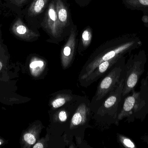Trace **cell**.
Wrapping results in <instances>:
<instances>
[{
    "mask_svg": "<svg viewBox=\"0 0 148 148\" xmlns=\"http://www.w3.org/2000/svg\"><path fill=\"white\" fill-rule=\"evenodd\" d=\"M142 45V41L137 34L131 33L123 35L113 42L109 47L101 53L94 55L88 60L79 74V82L85 79L101 63L130 54Z\"/></svg>",
    "mask_w": 148,
    "mask_h": 148,
    "instance_id": "obj_1",
    "label": "cell"
},
{
    "mask_svg": "<svg viewBox=\"0 0 148 148\" xmlns=\"http://www.w3.org/2000/svg\"><path fill=\"white\" fill-rule=\"evenodd\" d=\"M130 95L123 99L117 116V122L127 118L129 123L136 120H144L148 115V81L147 77L141 83L140 91L132 90Z\"/></svg>",
    "mask_w": 148,
    "mask_h": 148,
    "instance_id": "obj_2",
    "label": "cell"
},
{
    "mask_svg": "<svg viewBox=\"0 0 148 148\" xmlns=\"http://www.w3.org/2000/svg\"><path fill=\"white\" fill-rule=\"evenodd\" d=\"M147 56L144 50L131 54L125 63V81L122 93V100L135 89L141 76L145 71Z\"/></svg>",
    "mask_w": 148,
    "mask_h": 148,
    "instance_id": "obj_3",
    "label": "cell"
},
{
    "mask_svg": "<svg viewBox=\"0 0 148 148\" xmlns=\"http://www.w3.org/2000/svg\"><path fill=\"white\" fill-rule=\"evenodd\" d=\"M125 63L126 57L123 56L111 68L98 85L97 90L93 98V101L96 103L103 101L117 87L125 74Z\"/></svg>",
    "mask_w": 148,
    "mask_h": 148,
    "instance_id": "obj_4",
    "label": "cell"
},
{
    "mask_svg": "<svg viewBox=\"0 0 148 148\" xmlns=\"http://www.w3.org/2000/svg\"><path fill=\"white\" fill-rule=\"evenodd\" d=\"M125 81V74L117 87L111 92L104 99L101 105L98 109V117L103 118L109 124L118 126L117 116L121 109L122 101V93Z\"/></svg>",
    "mask_w": 148,
    "mask_h": 148,
    "instance_id": "obj_5",
    "label": "cell"
},
{
    "mask_svg": "<svg viewBox=\"0 0 148 148\" xmlns=\"http://www.w3.org/2000/svg\"><path fill=\"white\" fill-rule=\"evenodd\" d=\"M44 25L48 32L53 37L57 38L61 34L62 28L58 20L54 1L49 5L45 14Z\"/></svg>",
    "mask_w": 148,
    "mask_h": 148,
    "instance_id": "obj_6",
    "label": "cell"
},
{
    "mask_svg": "<svg viewBox=\"0 0 148 148\" xmlns=\"http://www.w3.org/2000/svg\"><path fill=\"white\" fill-rule=\"evenodd\" d=\"M122 57V56L116 57L110 61L103 62L100 63L85 79L80 83L81 86L87 87L96 81L106 73L109 72L113 66Z\"/></svg>",
    "mask_w": 148,
    "mask_h": 148,
    "instance_id": "obj_7",
    "label": "cell"
},
{
    "mask_svg": "<svg viewBox=\"0 0 148 148\" xmlns=\"http://www.w3.org/2000/svg\"><path fill=\"white\" fill-rule=\"evenodd\" d=\"M76 46V34L74 29L71 31V34L67 41L62 50L61 61L63 69L69 67L73 59Z\"/></svg>",
    "mask_w": 148,
    "mask_h": 148,
    "instance_id": "obj_8",
    "label": "cell"
},
{
    "mask_svg": "<svg viewBox=\"0 0 148 148\" xmlns=\"http://www.w3.org/2000/svg\"><path fill=\"white\" fill-rule=\"evenodd\" d=\"M89 108L84 103H82L78 106L70 122V128L74 129L84 125L88 120Z\"/></svg>",
    "mask_w": 148,
    "mask_h": 148,
    "instance_id": "obj_9",
    "label": "cell"
},
{
    "mask_svg": "<svg viewBox=\"0 0 148 148\" xmlns=\"http://www.w3.org/2000/svg\"><path fill=\"white\" fill-rule=\"evenodd\" d=\"M127 8L132 10H138L148 15V0H123Z\"/></svg>",
    "mask_w": 148,
    "mask_h": 148,
    "instance_id": "obj_10",
    "label": "cell"
},
{
    "mask_svg": "<svg viewBox=\"0 0 148 148\" xmlns=\"http://www.w3.org/2000/svg\"><path fill=\"white\" fill-rule=\"evenodd\" d=\"M56 8L58 20L62 29L67 26L69 22L67 10L62 0H56Z\"/></svg>",
    "mask_w": 148,
    "mask_h": 148,
    "instance_id": "obj_11",
    "label": "cell"
},
{
    "mask_svg": "<svg viewBox=\"0 0 148 148\" xmlns=\"http://www.w3.org/2000/svg\"><path fill=\"white\" fill-rule=\"evenodd\" d=\"M73 99V95L71 94L67 93L58 94L50 102V107L52 109L55 110L62 107Z\"/></svg>",
    "mask_w": 148,
    "mask_h": 148,
    "instance_id": "obj_12",
    "label": "cell"
},
{
    "mask_svg": "<svg viewBox=\"0 0 148 148\" xmlns=\"http://www.w3.org/2000/svg\"><path fill=\"white\" fill-rule=\"evenodd\" d=\"M117 138L118 142L124 148H136V143L134 141L127 136H125L121 134H117Z\"/></svg>",
    "mask_w": 148,
    "mask_h": 148,
    "instance_id": "obj_13",
    "label": "cell"
},
{
    "mask_svg": "<svg viewBox=\"0 0 148 148\" xmlns=\"http://www.w3.org/2000/svg\"><path fill=\"white\" fill-rule=\"evenodd\" d=\"M48 1L49 0H35L32 7L33 12L36 14L41 13Z\"/></svg>",
    "mask_w": 148,
    "mask_h": 148,
    "instance_id": "obj_14",
    "label": "cell"
},
{
    "mask_svg": "<svg viewBox=\"0 0 148 148\" xmlns=\"http://www.w3.org/2000/svg\"><path fill=\"white\" fill-rule=\"evenodd\" d=\"M92 39V32L90 28L84 30L82 34V42L84 47H87L90 44Z\"/></svg>",
    "mask_w": 148,
    "mask_h": 148,
    "instance_id": "obj_15",
    "label": "cell"
},
{
    "mask_svg": "<svg viewBox=\"0 0 148 148\" xmlns=\"http://www.w3.org/2000/svg\"><path fill=\"white\" fill-rule=\"evenodd\" d=\"M41 131L34 132V133H28L25 134L23 136L24 140L27 144L29 145H34L37 141V139Z\"/></svg>",
    "mask_w": 148,
    "mask_h": 148,
    "instance_id": "obj_16",
    "label": "cell"
},
{
    "mask_svg": "<svg viewBox=\"0 0 148 148\" xmlns=\"http://www.w3.org/2000/svg\"><path fill=\"white\" fill-rule=\"evenodd\" d=\"M68 118L67 111L65 109L59 110L54 116V120L57 122L64 123L66 121Z\"/></svg>",
    "mask_w": 148,
    "mask_h": 148,
    "instance_id": "obj_17",
    "label": "cell"
},
{
    "mask_svg": "<svg viewBox=\"0 0 148 148\" xmlns=\"http://www.w3.org/2000/svg\"><path fill=\"white\" fill-rule=\"evenodd\" d=\"M46 67V62L42 60H36L31 63L29 67L32 69H37L39 71L42 72Z\"/></svg>",
    "mask_w": 148,
    "mask_h": 148,
    "instance_id": "obj_18",
    "label": "cell"
},
{
    "mask_svg": "<svg viewBox=\"0 0 148 148\" xmlns=\"http://www.w3.org/2000/svg\"><path fill=\"white\" fill-rule=\"evenodd\" d=\"M49 138L48 135H46L44 138L41 139L34 144V148H45L48 147V142L49 140Z\"/></svg>",
    "mask_w": 148,
    "mask_h": 148,
    "instance_id": "obj_19",
    "label": "cell"
},
{
    "mask_svg": "<svg viewBox=\"0 0 148 148\" xmlns=\"http://www.w3.org/2000/svg\"><path fill=\"white\" fill-rule=\"evenodd\" d=\"M16 31L20 34H24L27 33V30L25 26L23 25H19L16 28Z\"/></svg>",
    "mask_w": 148,
    "mask_h": 148,
    "instance_id": "obj_20",
    "label": "cell"
},
{
    "mask_svg": "<svg viewBox=\"0 0 148 148\" xmlns=\"http://www.w3.org/2000/svg\"><path fill=\"white\" fill-rule=\"evenodd\" d=\"M142 21L144 26L148 28V15L144 14L142 18Z\"/></svg>",
    "mask_w": 148,
    "mask_h": 148,
    "instance_id": "obj_21",
    "label": "cell"
},
{
    "mask_svg": "<svg viewBox=\"0 0 148 148\" xmlns=\"http://www.w3.org/2000/svg\"><path fill=\"white\" fill-rule=\"evenodd\" d=\"M141 139L148 145V134L143 136L141 137Z\"/></svg>",
    "mask_w": 148,
    "mask_h": 148,
    "instance_id": "obj_22",
    "label": "cell"
},
{
    "mask_svg": "<svg viewBox=\"0 0 148 148\" xmlns=\"http://www.w3.org/2000/svg\"><path fill=\"white\" fill-rule=\"evenodd\" d=\"M2 68V63L0 61V70H1Z\"/></svg>",
    "mask_w": 148,
    "mask_h": 148,
    "instance_id": "obj_23",
    "label": "cell"
},
{
    "mask_svg": "<svg viewBox=\"0 0 148 148\" xmlns=\"http://www.w3.org/2000/svg\"><path fill=\"white\" fill-rule=\"evenodd\" d=\"M1 142H0V145H1Z\"/></svg>",
    "mask_w": 148,
    "mask_h": 148,
    "instance_id": "obj_24",
    "label": "cell"
}]
</instances>
